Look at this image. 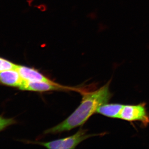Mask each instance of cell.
Segmentation results:
<instances>
[{
	"instance_id": "obj_5",
	"label": "cell",
	"mask_w": 149,
	"mask_h": 149,
	"mask_svg": "<svg viewBox=\"0 0 149 149\" xmlns=\"http://www.w3.org/2000/svg\"><path fill=\"white\" fill-rule=\"evenodd\" d=\"M16 69L19 73L22 79L25 81L54 83L50 79L46 77L37 70L32 68L17 65Z\"/></svg>"
},
{
	"instance_id": "obj_9",
	"label": "cell",
	"mask_w": 149,
	"mask_h": 149,
	"mask_svg": "<svg viewBox=\"0 0 149 149\" xmlns=\"http://www.w3.org/2000/svg\"><path fill=\"white\" fill-rule=\"evenodd\" d=\"M16 123V120L13 118H6L2 115L0 116V132Z\"/></svg>"
},
{
	"instance_id": "obj_1",
	"label": "cell",
	"mask_w": 149,
	"mask_h": 149,
	"mask_svg": "<svg viewBox=\"0 0 149 149\" xmlns=\"http://www.w3.org/2000/svg\"><path fill=\"white\" fill-rule=\"evenodd\" d=\"M110 82L93 92L83 95L80 105L63 122L46 130L45 134H55L69 131L83 125L102 105L107 103L111 98L109 90Z\"/></svg>"
},
{
	"instance_id": "obj_4",
	"label": "cell",
	"mask_w": 149,
	"mask_h": 149,
	"mask_svg": "<svg viewBox=\"0 0 149 149\" xmlns=\"http://www.w3.org/2000/svg\"><path fill=\"white\" fill-rule=\"evenodd\" d=\"M69 90L65 86H62L56 83H51L45 82H31L23 80V83L19 90L23 91L44 92L58 90Z\"/></svg>"
},
{
	"instance_id": "obj_6",
	"label": "cell",
	"mask_w": 149,
	"mask_h": 149,
	"mask_svg": "<svg viewBox=\"0 0 149 149\" xmlns=\"http://www.w3.org/2000/svg\"><path fill=\"white\" fill-rule=\"evenodd\" d=\"M16 69L9 70L0 72V85L19 89L23 82Z\"/></svg>"
},
{
	"instance_id": "obj_2",
	"label": "cell",
	"mask_w": 149,
	"mask_h": 149,
	"mask_svg": "<svg viewBox=\"0 0 149 149\" xmlns=\"http://www.w3.org/2000/svg\"><path fill=\"white\" fill-rule=\"evenodd\" d=\"M93 136L94 135L92 134H87L86 129L81 128L74 135L63 139L48 142H36L32 143L48 149H74L81 142Z\"/></svg>"
},
{
	"instance_id": "obj_3",
	"label": "cell",
	"mask_w": 149,
	"mask_h": 149,
	"mask_svg": "<svg viewBox=\"0 0 149 149\" xmlns=\"http://www.w3.org/2000/svg\"><path fill=\"white\" fill-rule=\"evenodd\" d=\"M119 118L130 122L140 121L145 126H146L149 123V115L145 103L137 105H123Z\"/></svg>"
},
{
	"instance_id": "obj_7",
	"label": "cell",
	"mask_w": 149,
	"mask_h": 149,
	"mask_svg": "<svg viewBox=\"0 0 149 149\" xmlns=\"http://www.w3.org/2000/svg\"><path fill=\"white\" fill-rule=\"evenodd\" d=\"M123 104H106L98 109L97 113L107 117L113 118H119L120 111Z\"/></svg>"
},
{
	"instance_id": "obj_8",
	"label": "cell",
	"mask_w": 149,
	"mask_h": 149,
	"mask_svg": "<svg viewBox=\"0 0 149 149\" xmlns=\"http://www.w3.org/2000/svg\"><path fill=\"white\" fill-rule=\"evenodd\" d=\"M17 66V65L12 62L0 57V72L9 70L16 69Z\"/></svg>"
}]
</instances>
